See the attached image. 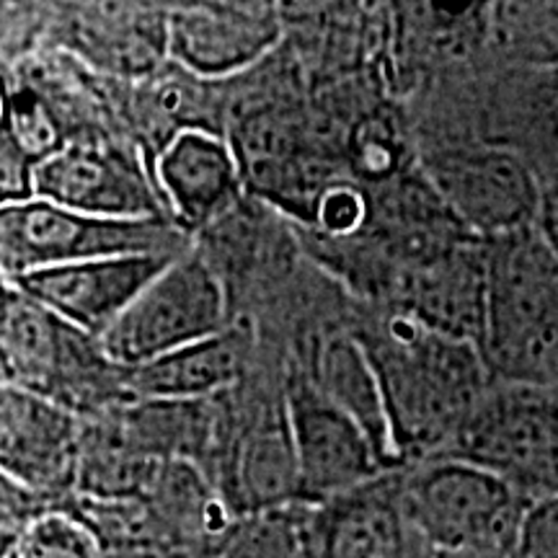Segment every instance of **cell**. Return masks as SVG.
<instances>
[{"instance_id":"cell-16","label":"cell","mask_w":558,"mask_h":558,"mask_svg":"<svg viewBox=\"0 0 558 558\" xmlns=\"http://www.w3.org/2000/svg\"><path fill=\"white\" fill-rule=\"evenodd\" d=\"M68 41L90 68L145 78L169 58V11L135 3L81 5L70 21Z\"/></svg>"},{"instance_id":"cell-17","label":"cell","mask_w":558,"mask_h":558,"mask_svg":"<svg viewBox=\"0 0 558 558\" xmlns=\"http://www.w3.org/2000/svg\"><path fill=\"white\" fill-rule=\"evenodd\" d=\"M324 507L320 558H416V546L432 548L409 518L401 484L386 476Z\"/></svg>"},{"instance_id":"cell-29","label":"cell","mask_w":558,"mask_h":558,"mask_svg":"<svg viewBox=\"0 0 558 558\" xmlns=\"http://www.w3.org/2000/svg\"><path fill=\"white\" fill-rule=\"evenodd\" d=\"M9 386H13V380H11V369H9V360H5L3 347H0V390L9 388Z\"/></svg>"},{"instance_id":"cell-18","label":"cell","mask_w":558,"mask_h":558,"mask_svg":"<svg viewBox=\"0 0 558 558\" xmlns=\"http://www.w3.org/2000/svg\"><path fill=\"white\" fill-rule=\"evenodd\" d=\"M239 339L228 331L128 369L124 393L135 401L199 403L241 378Z\"/></svg>"},{"instance_id":"cell-10","label":"cell","mask_w":558,"mask_h":558,"mask_svg":"<svg viewBox=\"0 0 558 558\" xmlns=\"http://www.w3.org/2000/svg\"><path fill=\"white\" fill-rule=\"evenodd\" d=\"M288 422L300 471V501L329 505L390 469L365 429L326 399L316 383H292Z\"/></svg>"},{"instance_id":"cell-4","label":"cell","mask_w":558,"mask_h":558,"mask_svg":"<svg viewBox=\"0 0 558 558\" xmlns=\"http://www.w3.org/2000/svg\"><path fill=\"white\" fill-rule=\"evenodd\" d=\"M124 254H181L169 220H101L50 199L0 205V279H19L65 264Z\"/></svg>"},{"instance_id":"cell-20","label":"cell","mask_w":558,"mask_h":558,"mask_svg":"<svg viewBox=\"0 0 558 558\" xmlns=\"http://www.w3.org/2000/svg\"><path fill=\"white\" fill-rule=\"evenodd\" d=\"M313 383L326 399L337 403L341 411H347L367 432L375 448L383 452V458L393 469L399 460H396L393 442H390L386 401H383L378 375H375V367L360 337L337 333L326 341L320 347L316 380Z\"/></svg>"},{"instance_id":"cell-13","label":"cell","mask_w":558,"mask_h":558,"mask_svg":"<svg viewBox=\"0 0 558 558\" xmlns=\"http://www.w3.org/2000/svg\"><path fill=\"white\" fill-rule=\"evenodd\" d=\"M279 37L282 24L267 3H190L169 11V58L199 81L241 73Z\"/></svg>"},{"instance_id":"cell-25","label":"cell","mask_w":558,"mask_h":558,"mask_svg":"<svg viewBox=\"0 0 558 558\" xmlns=\"http://www.w3.org/2000/svg\"><path fill=\"white\" fill-rule=\"evenodd\" d=\"M520 558H558V497L535 501L518 535Z\"/></svg>"},{"instance_id":"cell-15","label":"cell","mask_w":558,"mask_h":558,"mask_svg":"<svg viewBox=\"0 0 558 558\" xmlns=\"http://www.w3.org/2000/svg\"><path fill=\"white\" fill-rule=\"evenodd\" d=\"M241 169V181L256 190L264 199L277 202L313 220L318 199L337 181H326L316 171L305 140L282 117L259 111L239 128V137L230 145Z\"/></svg>"},{"instance_id":"cell-19","label":"cell","mask_w":558,"mask_h":558,"mask_svg":"<svg viewBox=\"0 0 558 558\" xmlns=\"http://www.w3.org/2000/svg\"><path fill=\"white\" fill-rule=\"evenodd\" d=\"M230 497L248 514H271L300 501L298 456L284 409L239 442L230 465Z\"/></svg>"},{"instance_id":"cell-9","label":"cell","mask_w":558,"mask_h":558,"mask_svg":"<svg viewBox=\"0 0 558 558\" xmlns=\"http://www.w3.org/2000/svg\"><path fill=\"white\" fill-rule=\"evenodd\" d=\"M34 197L101 220H171L156 177L137 156L107 140H70L41 160Z\"/></svg>"},{"instance_id":"cell-1","label":"cell","mask_w":558,"mask_h":558,"mask_svg":"<svg viewBox=\"0 0 558 558\" xmlns=\"http://www.w3.org/2000/svg\"><path fill=\"white\" fill-rule=\"evenodd\" d=\"M360 341L378 375L396 460L442 458L494 383L481 349L403 311Z\"/></svg>"},{"instance_id":"cell-22","label":"cell","mask_w":558,"mask_h":558,"mask_svg":"<svg viewBox=\"0 0 558 558\" xmlns=\"http://www.w3.org/2000/svg\"><path fill=\"white\" fill-rule=\"evenodd\" d=\"M367 218L369 205L365 192H360L352 184H344V181H337L318 199L313 222L331 239H349V235L360 233L367 226Z\"/></svg>"},{"instance_id":"cell-11","label":"cell","mask_w":558,"mask_h":558,"mask_svg":"<svg viewBox=\"0 0 558 558\" xmlns=\"http://www.w3.org/2000/svg\"><path fill=\"white\" fill-rule=\"evenodd\" d=\"M83 429L73 409L21 386L0 390V476L39 501L78 486Z\"/></svg>"},{"instance_id":"cell-5","label":"cell","mask_w":558,"mask_h":558,"mask_svg":"<svg viewBox=\"0 0 558 558\" xmlns=\"http://www.w3.org/2000/svg\"><path fill=\"white\" fill-rule=\"evenodd\" d=\"M442 458L494 471L522 497H558V388L492 383Z\"/></svg>"},{"instance_id":"cell-23","label":"cell","mask_w":558,"mask_h":558,"mask_svg":"<svg viewBox=\"0 0 558 558\" xmlns=\"http://www.w3.org/2000/svg\"><path fill=\"white\" fill-rule=\"evenodd\" d=\"M37 158L21 145L9 122L0 117V205L34 197Z\"/></svg>"},{"instance_id":"cell-30","label":"cell","mask_w":558,"mask_h":558,"mask_svg":"<svg viewBox=\"0 0 558 558\" xmlns=\"http://www.w3.org/2000/svg\"><path fill=\"white\" fill-rule=\"evenodd\" d=\"M3 109H5V78L0 75V117H3Z\"/></svg>"},{"instance_id":"cell-6","label":"cell","mask_w":558,"mask_h":558,"mask_svg":"<svg viewBox=\"0 0 558 558\" xmlns=\"http://www.w3.org/2000/svg\"><path fill=\"white\" fill-rule=\"evenodd\" d=\"M401 494L414 527L439 554L518 541L533 507L497 473L460 458L424 460Z\"/></svg>"},{"instance_id":"cell-26","label":"cell","mask_w":558,"mask_h":558,"mask_svg":"<svg viewBox=\"0 0 558 558\" xmlns=\"http://www.w3.org/2000/svg\"><path fill=\"white\" fill-rule=\"evenodd\" d=\"M37 34V13L32 5L0 3V75L9 65H21Z\"/></svg>"},{"instance_id":"cell-8","label":"cell","mask_w":558,"mask_h":558,"mask_svg":"<svg viewBox=\"0 0 558 558\" xmlns=\"http://www.w3.org/2000/svg\"><path fill=\"white\" fill-rule=\"evenodd\" d=\"M429 179L439 199L481 241L538 222L541 181L525 156L509 145L439 153Z\"/></svg>"},{"instance_id":"cell-7","label":"cell","mask_w":558,"mask_h":558,"mask_svg":"<svg viewBox=\"0 0 558 558\" xmlns=\"http://www.w3.org/2000/svg\"><path fill=\"white\" fill-rule=\"evenodd\" d=\"M226 290L194 251H181L150 279L130 308L101 337L107 357L122 369L218 337L226 329Z\"/></svg>"},{"instance_id":"cell-2","label":"cell","mask_w":558,"mask_h":558,"mask_svg":"<svg viewBox=\"0 0 558 558\" xmlns=\"http://www.w3.org/2000/svg\"><path fill=\"white\" fill-rule=\"evenodd\" d=\"M481 354L494 383L558 388V254L535 226L486 241Z\"/></svg>"},{"instance_id":"cell-27","label":"cell","mask_w":558,"mask_h":558,"mask_svg":"<svg viewBox=\"0 0 558 558\" xmlns=\"http://www.w3.org/2000/svg\"><path fill=\"white\" fill-rule=\"evenodd\" d=\"M222 558H290L288 535L271 520H264L235 535Z\"/></svg>"},{"instance_id":"cell-14","label":"cell","mask_w":558,"mask_h":558,"mask_svg":"<svg viewBox=\"0 0 558 558\" xmlns=\"http://www.w3.org/2000/svg\"><path fill=\"white\" fill-rule=\"evenodd\" d=\"M153 177L171 218L184 228L209 226L241 192L233 148L209 130H184L160 145Z\"/></svg>"},{"instance_id":"cell-12","label":"cell","mask_w":558,"mask_h":558,"mask_svg":"<svg viewBox=\"0 0 558 558\" xmlns=\"http://www.w3.org/2000/svg\"><path fill=\"white\" fill-rule=\"evenodd\" d=\"M179 254H124L37 271L16 284L75 329L99 339L130 308L140 290Z\"/></svg>"},{"instance_id":"cell-21","label":"cell","mask_w":558,"mask_h":558,"mask_svg":"<svg viewBox=\"0 0 558 558\" xmlns=\"http://www.w3.org/2000/svg\"><path fill=\"white\" fill-rule=\"evenodd\" d=\"M11 558H104L96 533L62 509H41Z\"/></svg>"},{"instance_id":"cell-28","label":"cell","mask_w":558,"mask_h":558,"mask_svg":"<svg viewBox=\"0 0 558 558\" xmlns=\"http://www.w3.org/2000/svg\"><path fill=\"white\" fill-rule=\"evenodd\" d=\"M535 228L541 230V235L546 239L558 254V179L543 186L541 197V213Z\"/></svg>"},{"instance_id":"cell-24","label":"cell","mask_w":558,"mask_h":558,"mask_svg":"<svg viewBox=\"0 0 558 558\" xmlns=\"http://www.w3.org/2000/svg\"><path fill=\"white\" fill-rule=\"evenodd\" d=\"M352 160L365 179H388L399 166V145L383 122H362L352 135Z\"/></svg>"},{"instance_id":"cell-3","label":"cell","mask_w":558,"mask_h":558,"mask_svg":"<svg viewBox=\"0 0 558 558\" xmlns=\"http://www.w3.org/2000/svg\"><path fill=\"white\" fill-rule=\"evenodd\" d=\"M0 347L13 386L73 411L101 399L109 388L124 390L128 369L107 357L99 339L75 329L5 279H0Z\"/></svg>"}]
</instances>
